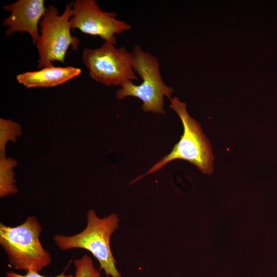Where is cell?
I'll use <instances>...</instances> for the list:
<instances>
[{
	"label": "cell",
	"instance_id": "1",
	"mask_svg": "<svg viewBox=\"0 0 277 277\" xmlns=\"http://www.w3.org/2000/svg\"><path fill=\"white\" fill-rule=\"evenodd\" d=\"M119 219L115 213L100 218L94 210L87 213V225L81 232L70 236L55 234L53 240L61 250L81 248L90 251L109 277H122L116 268V261L111 252V235L118 227Z\"/></svg>",
	"mask_w": 277,
	"mask_h": 277
},
{
	"label": "cell",
	"instance_id": "2",
	"mask_svg": "<svg viewBox=\"0 0 277 277\" xmlns=\"http://www.w3.org/2000/svg\"><path fill=\"white\" fill-rule=\"evenodd\" d=\"M43 228L35 216H28L21 225L11 227L0 223V245L10 266L27 272H38L52 262L50 254L43 247L39 236Z\"/></svg>",
	"mask_w": 277,
	"mask_h": 277
},
{
	"label": "cell",
	"instance_id": "3",
	"mask_svg": "<svg viewBox=\"0 0 277 277\" xmlns=\"http://www.w3.org/2000/svg\"><path fill=\"white\" fill-rule=\"evenodd\" d=\"M133 67L142 80L140 85L128 82L116 91V97L122 100L128 96L135 97L142 102V109L145 112L164 114V98H171L173 89L163 80L160 63L155 56L144 51L140 45L133 47Z\"/></svg>",
	"mask_w": 277,
	"mask_h": 277
},
{
	"label": "cell",
	"instance_id": "4",
	"mask_svg": "<svg viewBox=\"0 0 277 277\" xmlns=\"http://www.w3.org/2000/svg\"><path fill=\"white\" fill-rule=\"evenodd\" d=\"M170 102V108L178 115L182 123L183 134L170 152L154 164L145 175L155 172L176 160L188 161L203 173L211 174L213 171L214 156L210 143L199 123L189 114L186 104L177 97L171 98Z\"/></svg>",
	"mask_w": 277,
	"mask_h": 277
},
{
	"label": "cell",
	"instance_id": "5",
	"mask_svg": "<svg viewBox=\"0 0 277 277\" xmlns=\"http://www.w3.org/2000/svg\"><path fill=\"white\" fill-rule=\"evenodd\" d=\"M72 6V2L67 3L61 14L54 6L46 7L39 23L41 35L36 45L38 53L37 68L53 66L55 61L64 64L69 47L74 50L78 48L80 40L71 33Z\"/></svg>",
	"mask_w": 277,
	"mask_h": 277
},
{
	"label": "cell",
	"instance_id": "6",
	"mask_svg": "<svg viewBox=\"0 0 277 277\" xmlns=\"http://www.w3.org/2000/svg\"><path fill=\"white\" fill-rule=\"evenodd\" d=\"M90 76L107 86H122L138 78L133 67V54L124 47L105 42L96 49L85 48L82 53Z\"/></svg>",
	"mask_w": 277,
	"mask_h": 277
},
{
	"label": "cell",
	"instance_id": "7",
	"mask_svg": "<svg viewBox=\"0 0 277 277\" xmlns=\"http://www.w3.org/2000/svg\"><path fill=\"white\" fill-rule=\"evenodd\" d=\"M72 4V29L100 36L105 42L115 45V35L131 28L126 22L116 18V13L103 11L95 0H75Z\"/></svg>",
	"mask_w": 277,
	"mask_h": 277
},
{
	"label": "cell",
	"instance_id": "8",
	"mask_svg": "<svg viewBox=\"0 0 277 277\" xmlns=\"http://www.w3.org/2000/svg\"><path fill=\"white\" fill-rule=\"evenodd\" d=\"M46 7L44 0H19L5 6L4 9L11 12L3 21V26H8L5 34L11 36L14 33L28 32L32 37L33 44L38 43L40 35L38 27Z\"/></svg>",
	"mask_w": 277,
	"mask_h": 277
},
{
	"label": "cell",
	"instance_id": "9",
	"mask_svg": "<svg viewBox=\"0 0 277 277\" xmlns=\"http://www.w3.org/2000/svg\"><path fill=\"white\" fill-rule=\"evenodd\" d=\"M82 70L73 67L51 66L41 70L29 71L17 75V81L27 88L33 87H52L60 85L78 76Z\"/></svg>",
	"mask_w": 277,
	"mask_h": 277
},
{
	"label": "cell",
	"instance_id": "10",
	"mask_svg": "<svg viewBox=\"0 0 277 277\" xmlns=\"http://www.w3.org/2000/svg\"><path fill=\"white\" fill-rule=\"evenodd\" d=\"M16 162L11 159H6L1 157V181L0 196L4 197L17 192L15 183L14 173L13 171Z\"/></svg>",
	"mask_w": 277,
	"mask_h": 277
},
{
	"label": "cell",
	"instance_id": "11",
	"mask_svg": "<svg viewBox=\"0 0 277 277\" xmlns=\"http://www.w3.org/2000/svg\"><path fill=\"white\" fill-rule=\"evenodd\" d=\"M75 267L74 277H101V274L94 267L92 259L87 254L73 261Z\"/></svg>",
	"mask_w": 277,
	"mask_h": 277
},
{
	"label": "cell",
	"instance_id": "12",
	"mask_svg": "<svg viewBox=\"0 0 277 277\" xmlns=\"http://www.w3.org/2000/svg\"><path fill=\"white\" fill-rule=\"evenodd\" d=\"M21 131L20 127L18 124L13 122L10 121L9 122V131L4 124L1 121V157H4L5 152V146L8 140H12L14 139L16 136L19 134Z\"/></svg>",
	"mask_w": 277,
	"mask_h": 277
},
{
	"label": "cell",
	"instance_id": "13",
	"mask_svg": "<svg viewBox=\"0 0 277 277\" xmlns=\"http://www.w3.org/2000/svg\"><path fill=\"white\" fill-rule=\"evenodd\" d=\"M6 277H47L44 275H41L39 273V272L35 271L34 270L30 269L26 272L25 275H22L18 273H17L14 271H9L6 273ZM74 275L72 274H65V270L63 271L61 273L58 274L55 276L52 277H74Z\"/></svg>",
	"mask_w": 277,
	"mask_h": 277
}]
</instances>
